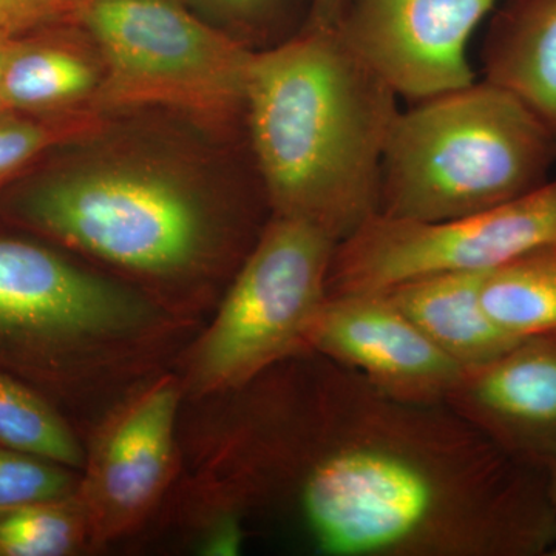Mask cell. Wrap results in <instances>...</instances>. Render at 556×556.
<instances>
[{"label":"cell","mask_w":556,"mask_h":556,"mask_svg":"<svg viewBox=\"0 0 556 556\" xmlns=\"http://www.w3.org/2000/svg\"><path fill=\"white\" fill-rule=\"evenodd\" d=\"M338 244L308 222L270 215L193 353L195 393L239 391L306 350Z\"/></svg>","instance_id":"7"},{"label":"cell","mask_w":556,"mask_h":556,"mask_svg":"<svg viewBox=\"0 0 556 556\" xmlns=\"http://www.w3.org/2000/svg\"><path fill=\"white\" fill-rule=\"evenodd\" d=\"M555 163L552 131L507 90L475 80L399 110L383 152L378 215L467 217L540 188Z\"/></svg>","instance_id":"4"},{"label":"cell","mask_w":556,"mask_h":556,"mask_svg":"<svg viewBox=\"0 0 556 556\" xmlns=\"http://www.w3.org/2000/svg\"><path fill=\"white\" fill-rule=\"evenodd\" d=\"M76 5L78 0H0V38L67 24Z\"/></svg>","instance_id":"22"},{"label":"cell","mask_w":556,"mask_h":556,"mask_svg":"<svg viewBox=\"0 0 556 556\" xmlns=\"http://www.w3.org/2000/svg\"><path fill=\"white\" fill-rule=\"evenodd\" d=\"M345 0H309L308 17L305 25L309 27H336Z\"/></svg>","instance_id":"24"},{"label":"cell","mask_w":556,"mask_h":556,"mask_svg":"<svg viewBox=\"0 0 556 556\" xmlns=\"http://www.w3.org/2000/svg\"><path fill=\"white\" fill-rule=\"evenodd\" d=\"M200 16L251 51L268 50L299 33L294 0H186Z\"/></svg>","instance_id":"20"},{"label":"cell","mask_w":556,"mask_h":556,"mask_svg":"<svg viewBox=\"0 0 556 556\" xmlns=\"http://www.w3.org/2000/svg\"><path fill=\"white\" fill-rule=\"evenodd\" d=\"M0 445L83 467L78 439L46 394L0 369Z\"/></svg>","instance_id":"17"},{"label":"cell","mask_w":556,"mask_h":556,"mask_svg":"<svg viewBox=\"0 0 556 556\" xmlns=\"http://www.w3.org/2000/svg\"><path fill=\"white\" fill-rule=\"evenodd\" d=\"M503 0H345L336 30L399 98L428 100L477 80L468 42Z\"/></svg>","instance_id":"9"},{"label":"cell","mask_w":556,"mask_h":556,"mask_svg":"<svg viewBox=\"0 0 556 556\" xmlns=\"http://www.w3.org/2000/svg\"><path fill=\"white\" fill-rule=\"evenodd\" d=\"M90 532L78 496L0 510V556L75 554Z\"/></svg>","instance_id":"18"},{"label":"cell","mask_w":556,"mask_h":556,"mask_svg":"<svg viewBox=\"0 0 556 556\" xmlns=\"http://www.w3.org/2000/svg\"><path fill=\"white\" fill-rule=\"evenodd\" d=\"M397 98L334 27L303 25L255 51L247 146L270 215L308 222L339 243L376 217Z\"/></svg>","instance_id":"3"},{"label":"cell","mask_w":556,"mask_h":556,"mask_svg":"<svg viewBox=\"0 0 556 556\" xmlns=\"http://www.w3.org/2000/svg\"><path fill=\"white\" fill-rule=\"evenodd\" d=\"M78 489L79 481L68 467L0 445V510L65 500Z\"/></svg>","instance_id":"21"},{"label":"cell","mask_w":556,"mask_h":556,"mask_svg":"<svg viewBox=\"0 0 556 556\" xmlns=\"http://www.w3.org/2000/svg\"><path fill=\"white\" fill-rule=\"evenodd\" d=\"M445 405L508 455L544 470L556 453V331L463 368Z\"/></svg>","instance_id":"12"},{"label":"cell","mask_w":556,"mask_h":556,"mask_svg":"<svg viewBox=\"0 0 556 556\" xmlns=\"http://www.w3.org/2000/svg\"><path fill=\"white\" fill-rule=\"evenodd\" d=\"M102 79L100 53L78 25L67 22L40 38L20 36L11 40L3 62L0 113L62 115L97 110Z\"/></svg>","instance_id":"13"},{"label":"cell","mask_w":556,"mask_h":556,"mask_svg":"<svg viewBox=\"0 0 556 556\" xmlns=\"http://www.w3.org/2000/svg\"><path fill=\"white\" fill-rule=\"evenodd\" d=\"M481 62L484 79L514 94L556 138V0H503Z\"/></svg>","instance_id":"14"},{"label":"cell","mask_w":556,"mask_h":556,"mask_svg":"<svg viewBox=\"0 0 556 556\" xmlns=\"http://www.w3.org/2000/svg\"><path fill=\"white\" fill-rule=\"evenodd\" d=\"M237 489L320 556H551L543 468L447 405L399 401L303 350L241 388Z\"/></svg>","instance_id":"1"},{"label":"cell","mask_w":556,"mask_h":556,"mask_svg":"<svg viewBox=\"0 0 556 556\" xmlns=\"http://www.w3.org/2000/svg\"><path fill=\"white\" fill-rule=\"evenodd\" d=\"M70 22L100 53L102 115L163 110L222 144H247L248 72L255 51L186 0H78Z\"/></svg>","instance_id":"5"},{"label":"cell","mask_w":556,"mask_h":556,"mask_svg":"<svg viewBox=\"0 0 556 556\" xmlns=\"http://www.w3.org/2000/svg\"><path fill=\"white\" fill-rule=\"evenodd\" d=\"M110 116L97 110L33 118L0 113V181L50 149L68 146L104 129Z\"/></svg>","instance_id":"19"},{"label":"cell","mask_w":556,"mask_h":556,"mask_svg":"<svg viewBox=\"0 0 556 556\" xmlns=\"http://www.w3.org/2000/svg\"><path fill=\"white\" fill-rule=\"evenodd\" d=\"M486 270H455L409 278L383 294L460 367L496 357L519 339L485 313L481 287Z\"/></svg>","instance_id":"15"},{"label":"cell","mask_w":556,"mask_h":556,"mask_svg":"<svg viewBox=\"0 0 556 556\" xmlns=\"http://www.w3.org/2000/svg\"><path fill=\"white\" fill-rule=\"evenodd\" d=\"M481 302L511 338L556 331V243L486 270Z\"/></svg>","instance_id":"16"},{"label":"cell","mask_w":556,"mask_h":556,"mask_svg":"<svg viewBox=\"0 0 556 556\" xmlns=\"http://www.w3.org/2000/svg\"><path fill=\"white\" fill-rule=\"evenodd\" d=\"M544 475H546L548 496H551L552 504H554L556 510V453L547 460L546 466H544ZM551 556H556V544Z\"/></svg>","instance_id":"25"},{"label":"cell","mask_w":556,"mask_h":556,"mask_svg":"<svg viewBox=\"0 0 556 556\" xmlns=\"http://www.w3.org/2000/svg\"><path fill=\"white\" fill-rule=\"evenodd\" d=\"M305 348L409 404L445 405L463 371L382 291L327 295Z\"/></svg>","instance_id":"10"},{"label":"cell","mask_w":556,"mask_h":556,"mask_svg":"<svg viewBox=\"0 0 556 556\" xmlns=\"http://www.w3.org/2000/svg\"><path fill=\"white\" fill-rule=\"evenodd\" d=\"M556 243V177L535 190L447 222L376 215L340 241L328 295L382 291L430 274L490 270Z\"/></svg>","instance_id":"8"},{"label":"cell","mask_w":556,"mask_h":556,"mask_svg":"<svg viewBox=\"0 0 556 556\" xmlns=\"http://www.w3.org/2000/svg\"><path fill=\"white\" fill-rule=\"evenodd\" d=\"M178 402L177 380H155L102 428L76 493L91 536L110 540L126 532L160 500L174 464Z\"/></svg>","instance_id":"11"},{"label":"cell","mask_w":556,"mask_h":556,"mask_svg":"<svg viewBox=\"0 0 556 556\" xmlns=\"http://www.w3.org/2000/svg\"><path fill=\"white\" fill-rule=\"evenodd\" d=\"M160 324L134 289L38 241L0 233V369L47 397L64 393L83 362L148 339Z\"/></svg>","instance_id":"6"},{"label":"cell","mask_w":556,"mask_h":556,"mask_svg":"<svg viewBox=\"0 0 556 556\" xmlns=\"http://www.w3.org/2000/svg\"><path fill=\"white\" fill-rule=\"evenodd\" d=\"M14 38H0V76H2L3 62L9 53L11 40Z\"/></svg>","instance_id":"26"},{"label":"cell","mask_w":556,"mask_h":556,"mask_svg":"<svg viewBox=\"0 0 556 556\" xmlns=\"http://www.w3.org/2000/svg\"><path fill=\"white\" fill-rule=\"evenodd\" d=\"M244 536H247V530L241 519V511L232 508L212 527L204 551L208 555H237L243 546Z\"/></svg>","instance_id":"23"},{"label":"cell","mask_w":556,"mask_h":556,"mask_svg":"<svg viewBox=\"0 0 556 556\" xmlns=\"http://www.w3.org/2000/svg\"><path fill=\"white\" fill-rule=\"evenodd\" d=\"M109 127L79 139L78 153L28 182L7 215L146 280L236 276L270 218L251 155L208 182L185 156L110 141Z\"/></svg>","instance_id":"2"}]
</instances>
